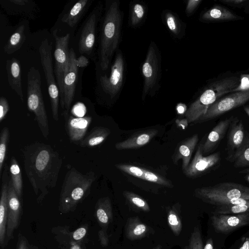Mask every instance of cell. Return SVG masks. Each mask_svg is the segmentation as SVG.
Here are the masks:
<instances>
[{"label":"cell","instance_id":"obj_51","mask_svg":"<svg viewBox=\"0 0 249 249\" xmlns=\"http://www.w3.org/2000/svg\"><path fill=\"white\" fill-rule=\"evenodd\" d=\"M203 249H214L213 242L212 238H209L207 240Z\"/></svg>","mask_w":249,"mask_h":249},{"label":"cell","instance_id":"obj_9","mask_svg":"<svg viewBox=\"0 0 249 249\" xmlns=\"http://www.w3.org/2000/svg\"><path fill=\"white\" fill-rule=\"evenodd\" d=\"M52 50V43L50 42L47 38H45L40 45L39 52L41 63L47 81L53 117L55 121H58L60 94L53 73Z\"/></svg>","mask_w":249,"mask_h":249},{"label":"cell","instance_id":"obj_33","mask_svg":"<svg viewBox=\"0 0 249 249\" xmlns=\"http://www.w3.org/2000/svg\"><path fill=\"white\" fill-rule=\"evenodd\" d=\"M167 221L173 233L178 236L182 230V224L180 214V206L174 205L167 210Z\"/></svg>","mask_w":249,"mask_h":249},{"label":"cell","instance_id":"obj_7","mask_svg":"<svg viewBox=\"0 0 249 249\" xmlns=\"http://www.w3.org/2000/svg\"><path fill=\"white\" fill-rule=\"evenodd\" d=\"M41 75L34 67L27 74V106L35 115L38 126L45 138L49 133L48 120L41 89Z\"/></svg>","mask_w":249,"mask_h":249},{"label":"cell","instance_id":"obj_47","mask_svg":"<svg viewBox=\"0 0 249 249\" xmlns=\"http://www.w3.org/2000/svg\"><path fill=\"white\" fill-rule=\"evenodd\" d=\"M87 233V229L85 227H81L75 230L73 233V238L75 240H79L83 238Z\"/></svg>","mask_w":249,"mask_h":249},{"label":"cell","instance_id":"obj_41","mask_svg":"<svg viewBox=\"0 0 249 249\" xmlns=\"http://www.w3.org/2000/svg\"><path fill=\"white\" fill-rule=\"evenodd\" d=\"M143 179L168 187H172L171 181L151 171L145 170Z\"/></svg>","mask_w":249,"mask_h":249},{"label":"cell","instance_id":"obj_44","mask_svg":"<svg viewBox=\"0 0 249 249\" xmlns=\"http://www.w3.org/2000/svg\"><path fill=\"white\" fill-rule=\"evenodd\" d=\"M16 249H32L28 240L21 232H19L18 236Z\"/></svg>","mask_w":249,"mask_h":249},{"label":"cell","instance_id":"obj_3","mask_svg":"<svg viewBox=\"0 0 249 249\" xmlns=\"http://www.w3.org/2000/svg\"><path fill=\"white\" fill-rule=\"evenodd\" d=\"M95 178V174L92 171L83 174L74 168L69 170L62 186L59 210L62 213L73 211L90 193L91 185Z\"/></svg>","mask_w":249,"mask_h":249},{"label":"cell","instance_id":"obj_45","mask_svg":"<svg viewBox=\"0 0 249 249\" xmlns=\"http://www.w3.org/2000/svg\"><path fill=\"white\" fill-rule=\"evenodd\" d=\"M201 2L202 0H188L185 9L187 16H190Z\"/></svg>","mask_w":249,"mask_h":249},{"label":"cell","instance_id":"obj_56","mask_svg":"<svg viewBox=\"0 0 249 249\" xmlns=\"http://www.w3.org/2000/svg\"><path fill=\"white\" fill-rule=\"evenodd\" d=\"M161 246L160 245L157 246L154 249H161Z\"/></svg>","mask_w":249,"mask_h":249},{"label":"cell","instance_id":"obj_14","mask_svg":"<svg viewBox=\"0 0 249 249\" xmlns=\"http://www.w3.org/2000/svg\"><path fill=\"white\" fill-rule=\"evenodd\" d=\"M22 214V207L10 179L8 192V216L6 244L14 238V232L18 227Z\"/></svg>","mask_w":249,"mask_h":249},{"label":"cell","instance_id":"obj_26","mask_svg":"<svg viewBox=\"0 0 249 249\" xmlns=\"http://www.w3.org/2000/svg\"><path fill=\"white\" fill-rule=\"evenodd\" d=\"M92 1L80 0L75 3L71 8L61 18V21L71 28L75 27L84 15Z\"/></svg>","mask_w":249,"mask_h":249},{"label":"cell","instance_id":"obj_46","mask_svg":"<svg viewBox=\"0 0 249 249\" xmlns=\"http://www.w3.org/2000/svg\"><path fill=\"white\" fill-rule=\"evenodd\" d=\"M98 236L100 244L103 247L108 246L109 240L105 230L102 229L98 231Z\"/></svg>","mask_w":249,"mask_h":249},{"label":"cell","instance_id":"obj_13","mask_svg":"<svg viewBox=\"0 0 249 249\" xmlns=\"http://www.w3.org/2000/svg\"><path fill=\"white\" fill-rule=\"evenodd\" d=\"M212 225L217 233L227 234L249 225V213L233 214H213Z\"/></svg>","mask_w":249,"mask_h":249},{"label":"cell","instance_id":"obj_35","mask_svg":"<svg viewBox=\"0 0 249 249\" xmlns=\"http://www.w3.org/2000/svg\"><path fill=\"white\" fill-rule=\"evenodd\" d=\"M249 213V203L240 205H222L216 206L214 213L233 214Z\"/></svg>","mask_w":249,"mask_h":249},{"label":"cell","instance_id":"obj_54","mask_svg":"<svg viewBox=\"0 0 249 249\" xmlns=\"http://www.w3.org/2000/svg\"><path fill=\"white\" fill-rule=\"evenodd\" d=\"M244 109L245 111L246 112V113L249 116V106L245 107H244Z\"/></svg>","mask_w":249,"mask_h":249},{"label":"cell","instance_id":"obj_1","mask_svg":"<svg viewBox=\"0 0 249 249\" xmlns=\"http://www.w3.org/2000/svg\"><path fill=\"white\" fill-rule=\"evenodd\" d=\"M22 151L26 174L39 203L55 187L62 159L50 145L41 142L26 146Z\"/></svg>","mask_w":249,"mask_h":249},{"label":"cell","instance_id":"obj_27","mask_svg":"<svg viewBox=\"0 0 249 249\" xmlns=\"http://www.w3.org/2000/svg\"><path fill=\"white\" fill-rule=\"evenodd\" d=\"M147 14L145 3L139 0H134L129 4L128 25L133 28L141 26L145 21Z\"/></svg>","mask_w":249,"mask_h":249},{"label":"cell","instance_id":"obj_5","mask_svg":"<svg viewBox=\"0 0 249 249\" xmlns=\"http://www.w3.org/2000/svg\"><path fill=\"white\" fill-rule=\"evenodd\" d=\"M125 61L122 52L118 49L110 68L109 75H99L96 93L97 97L105 101H114L121 94L125 80Z\"/></svg>","mask_w":249,"mask_h":249},{"label":"cell","instance_id":"obj_2","mask_svg":"<svg viewBox=\"0 0 249 249\" xmlns=\"http://www.w3.org/2000/svg\"><path fill=\"white\" fill-rule=\"evenodd\" d=\"M119 0L106 1L99 39L98 57L101 70L107 71L121 40L124 13Z\"/></svg>","mask_w":249,"mask_h":249},{"label":"cell","instance_id":"obj_40","mask_svg":"<svg viewBox=\"0 0 249 249\" xmlns=\"http://www.w3.org/2000/svg\"><path fill=\"white\" fill-rule=\"evenodd\" d=\"M115 166L120 170L126 174L138 178H143L145 169L136 166L125 164H116Z\"/></svg>","mask_w":249,"mask_h":249},{"label":"cell","instance_id":"obj_17","mask_svg":"<svg viewBox=\"0 0 249 249\" xmlns=\"http://www.w3.org/2000/svg\"><path fill=\"white\" fill-rule=\"evenodd\" d=\"M248 135L245 133L241 120H235L231 123L228 137V158L232 160L243 147Z\"/></svg>","mask_w":249,"mask_h":249},{"label":"cell","instance_id":"obj_6","mask_svg":"<svg viewBox=\"0 0 249 249\" xmlns=\"http://www.w3.org/2000/svg\"><path fill=\"white\" fill-rule=\"evenodd\" d=\"M195 196L202 201L216 206L231 199L249 200V187L243 184L224 182L213 186L197 188Z\"/></svg>","mask_w":249,"mask_h":249},{"label":"cell","instance_id":"obj_25","mask_svg":"<svg viewBox=\"0 0 249 249\" xmlns=\"http://www.w3.org/2000/svg\"><path fill=\"white\" fill-rule=\"evenodd\" d=\"M151 230L137 216L129 217L125 228L126 237L130 240L143 238L150 234Z\"/></svg>","mask_w":249,"mask_h":249},{"label":"cell","instance_id":"obj_39","mask_svg":"<svg viewBox=\"0 0 249 249\" xmlns=\"http://www.w3.org/2000/svg\"><path fill=\"white\" fill-rule=\"evenodd\" d=\"M189 244L184 249H203L201 233L198 226H196L191 233Z\"/></svg>","mask_w":249,"mask_h":249},{"label":"cell","instance_id":"obj_38","mask_svg":"<svg viewBox=\"0 0 249 249\" xmlns=\"http://www.w3.org/2000/svg\"><path fill=\"white\" fill-rule=\"evenodd\" d=\"M10 137L9 128L4 127L0 133V177L2 176V169L5 158L7 145Z\"/></svg>","mask_w":249,"mask_h":249},{"label":"cell","instance_id":"obj_52","mask_svg":"<svg viewBox=\"0 0 249 249\" xmlns=\"http://www.w3.org/2000/svg\"><path fill=\"white\" fill-rule=\"evenodd\" d=\"M224 2L227 3L238 4H241L246 1V0H222Z\"/></svg>","mask_w":249,"mask_h":249},{"label":"cell","instance_id":"obj_43","mask_svg":"<svg viewBox=\"0 0 249 249\" xmlns=\"http://www.w3.org/2000/svg\"><path fill=\"white\" fill-rule=\"evenodd\" d=\"M9 109L8 102L3 96L0 98V122H1L5 118Z\"/></svg>","mask_w":249,"mask_h":249},{"label":"cell","instance_id":"obj_36","mask_svg":"<svg viewBox=\"0 0 249 249\" xmlns=\"http://www.w3.org/2000/svg\"><path fill=\"white\" fill-rule=\"evenodd\" d=\"M124 195L127 202L135 208L143 212L150 210L147 202L139 196L128 191L124 192Z\"/></svg>","mask_w":249,"mask_h":249},{"label":"cell","instance_id":"obj_32","mask_svg":"<svg viewBox=\"0 0 249 249\" xmlns=\"http://www.w3.org/2000/svg\"><path fill=\"white\" fill-rule=\"evenodd\" d=\"M9 170L13 186L18 197L21 200L23 190L21 172L17 160L14 157H11L10 160Z\"/></svg>","mask_w":249,"mask_h":249},{"label":"cell","instance_id":"obj_16","mask_svg":"<svg viewBox=\"0 0 249 249\" xmlns=\"http://www.w3.org/2000/svg\"><path fill=\"white\" fill-rule=\"evenodd\" d=\"M70 68L64 76L63 82L64 108L68 112L74 96L79 68L76 63V54L72 48L70 50Z\"/></svg>","mask_w":249,"mask_h":249},{"label":"cell","instance_id":"obj_48","mask_svg":"<svg viewBox=\"0 0 249 249\" xmlns=\"http://www.w3.org/2000/svg\"><path fill=\"white\" fill-rule=\"evenodd\" d=\"M72 112L78 116L77 117H83L86 112L85 108L81 106H76L74 109L72 110Z\"/></svg>","mask_w":249,"mask_h":249},{"label":"cell","instance_id":"obj_22","mask_svg":"<svg viewBox=\"0 0 249 249\" xmlns=\"http://www.w3.org/2000/svg\"><path fill=\"white\" fill-rule=\"evenodd\" d=\"M8 81L10 87L23 101V94L22 89L21 69L20 62L15 58L7 60L6 61Z\"/></svg>","mask_w":249,"mask_h":249},{"label":"cell","instance_id":"obj_34","mask_svg":"<svg viewBox=\"0 0 249 249\" xmlns=\"http://www.w3.org/2000/svg\"><path fill=\"white\" fill-rule=\"evenodd\" d=\"M32 1H30L22 8H19L11 3L9 0L7 1H3L4 4H1V5L7 13L9 15H19L31 18L32 16H34L32 13L35 14V13L31 12V10H35V4L34 3H32Z\"/></svg>","mask_w":249,"mask_h":249},{"label":"cell","instance_id":"obj_31","mask_svg":"<svg viewBox=\"0 0 249 249\" xmlns=\"http://www.w3.org/2000/svg\"><path fill=\"white\" fill-rule=\"evenodd\" d=\"M236 16L227 9L220 6H214L205 11L201 16L203 20H232Z\"/></svg>","mask_w":249,"mask_h":249},{"label":"cell","instance_id":"obj_37","mask_svg":"<svg viewBox=\"0 0 249 249\" xmlns=\"http://www.w3.org/2000/svg\"><path fill=\"white\" fill-rule=\"evenodd\" d=\"M232 160L233 166L236 168L249 166V136H248L246 142L237 156Z\"/></svg>","mask_w":249,"mask_h":249},{"label":"cell","instance_id":"obj_20","mask_svg":"<svg viewBox=\"0 0 249 249\" xmlns=\"http://www.w3.org/2000/svg\"><path fill=\"white\" fill-rule=\"evenodd\" d=\"M68 112V115H69ZM67 130L70 139L72 141H82L85 136L92 118L89 116L74 117L68 115Z\"/></svg>","mask_w":249,"mask_h":249},{"label":"cell","instance_id":"obj_18","mask_svg":"<svg viewBox=\"0 0 249 249\" xmlns=\"http://www.w3.org/2000/svg\"><path fill=\"white\" fill-rule=\"evenodd\" d=\"M2 185L0 200V246L4 249L6 246V229L8 216V192L11 179L8 167L5 166L1 177Z\"/></svg>","mask_w":249,"mask_h":249},{"label":"cell","instance_id":"obj_23","mask_svg":"<svg viewBox=\"0 0 249 249\" xmlns=\"http://www.w3.org/2000/svg\"><path fill=\"white\" fill-rule=\"evenodd\" d=\"M162 20L173 36L182 38L185 35L186 24L174 12L168 9L164 10L161 13Z\"/></svg>","mask_w":249,"mask_h":249},{"label":"cell","instance_id":"obj_42","mask_svg":"<svg viewBox=\"0 0 249 249\" xmlns=\"http://www.w3.org/2000/svg\"><path fill=\"white\" fill-rule=\"evenodd\" d=\"M249 90V74H243L240 76L238 86L232 92L244 91Z\"/></svg>","mask_w":249,"mask_h":249},{"label":"cell","instance_id":"obj_8","mask_svg":"<svg viewBox=\"0 0 249 249\" xmlns=\"http://www.w3.org/2000/svg\"><path fill=\"white\" fill-rule=\"evenodd\" d=\"M141 71L143 78L142 95L143 101L147 96H154L160 87L161 55L154 41H151L149 45Z\"/></svg>","mask_w":249,"mask_h":249},{"label":"cell","instance_id":"obj_12","mask_svg":"<svg viewBox=\"0 0 249 249\" xmlns=\"http://www.w3.org/2000/svg\"><path fill=\"white\" fill-rule=\"evenodd\" d=\"M248 101H249V90L234 92L215 101L209 107L206 113L197 122L213 119L234 108L243 105Z\"/></svg>","mask_w":249,"mask_h":249},{"label":"cell","instance_id":"obj_10","mask_svg":"<svg viewBox=\"0 0 249 249\" xmlns=\"http://www.w3.org/2000/svg\"><path fill=\"white\" fill-rule=\"evenodd\" d=\"M53 35L55 40L54 72L59 90L60 105L61 107L64 108L63 82L70 65V50L68 49L70 34L68 33L64 36H60L57 34V30L55 29L53 31Z\"/></svg>","mask_w":249,"mask_h":249},{"label":"cell","instance_id":"obj_29","mask_svg":"<svg viewBox=\"0 0 249 249\" xmlns=\"http://www.w3.org/2000/svg\"><path fill=\"white\" fill-rule=\"evenodd\" d=\"M110 133V130L104 127H96L80 142L81 147H93L102 143Z\"/></svg>","mask_w":249,"mask_h":249},{"label":"cell","instance_id":"obj_21","mask_svg":"<svg viewBox=\"0 0 249 249\" xmlns=\"http://www.w3.org/2000/svg\"><path fill=\"white\" fill-rule=\"evenodd\" d=\"M233 118L231 117L220 121L208 134L205 142L202 145L203 154H207L214 148L223 138L228 127L231 124Z\"/></svg>","mask_w":249,"mask_h":249},{"label":"cell","instance_id":"obj_28","mask_svg":"<svg viewBox=\"0 0 249 249\" xmlns=\"http://www.w3.org/2000/svg\"><path fill=\"white\" fill-rule=\"evenodd\" d=\"M95 215L100 226L106 230L112 220V206L109 197L98 199L95 205Z\"/></svg>","mask_w":249,"mask_h":249},{"label":"cell","instance_id":"obj_15","mask_svg":"<svg viewBox=\"0 0 249 249\" xmlns=\"http://www.w3.org/2000/svg\"><path fill=\"white\" fill-rule=\"evenodd\" d=\"M203 143L198 145L195 156L187 169L183 172L188 178H195L205 173L218 163L220 153L216 152L207 156H203Z\"/></svg>","mask_w":249,"mask_h":249},{"label":"cell","instance_id":"obj_55","mask_svg":"<svg viewBox=\"0 0 249 249\" xmlns=\"http://www.w3.org/2000/svg\"><path fill=\"white\" fill-rule=\"evenodd\" d=\"M71 249H80V248L79 247V246L77 245H74L73 246Z\"/></svg>","mask_w":249,"mask_h":249},{"label":"cell","instance_id":"obj_4","mask_svg":"<svg viewBox=\"0 0 249 249\" xmlns=\"http://www.w3.org/2000/svg\"><path fill=\"white\" fill-rule=\"evenodd\" d=\"M239 84V79L236 77H231L217 80L210 84L187 109L185 116L187 122L192 123L197 122L219 98L232 92Z\"/></svg>","mask_w":249,"mask_h":249},{"label":"cell","instance_id":"obj_11","mask_svg":"<svg viewBox=\"0 0 249 249\" xmlns=\"http://www.w3.org/2000/svg\"><path fill=\"white\" fill-rule=\"evenodd\" d=\"M103 9V5L100 2L91 12L83 25L78 42V49L81 54L89 55L93 50L96 28L101 19Z\"/></svg>","mask_w":249,"mask_h":249},{"label":"cell","instance_id":"obj_53","mask_svg":"<svg viewBox=\"0 0 249 249\" xmlns=\"http://www.w3.org/2000/svg\"><path fill=\"white\" fill-rule=\"evenodd\" d=\"M239 249H249V238H247Z\"/></svg>","mask_w":249,"mask_h":249},{"label":"cell","instance_id":"obj_50","mask_svg":"<svg viewBox=\"0 0 249 249\" xmlns=\"http://www.w3.org/2000/svg\"><path fill=\"white\" fill-rule=\"evenodd\" d=\"M177 110L178 114H182L186 111V106L183 104H179L177 106Z\"/></svg>","mask_w":249,"mask_h":249},{"label":"cell","instance_id":"obj_58","mask_svg":"<svg viewBox=\"0 0 249 249\" xmlns=\"http://www.w3.org/2000/svg\"><path fill=\"white\" fill-rule=\"evenodd\" d=\"M246 179L249 182V174L246 176Z\"/></svg>","mask_w":249,"mask_h":249},{"label":"cell","instance_id":"obj_49","mask_svg":"<svg viewBox=\"0 0 249 249\" xmlns=\"http://www.w3.org/2000/svg\"><path fill=\"white\" fill-rule=\"evenodd\" d=\"M76 63L78 67H85L89 64L88 59L84 55H81L76 58Z\"/></svg>","mask_w":249,"mask_h":249},{"label":"cell","instance_id":"obj_57","mask_svg":"<svg viewBox=\"0 0 249 249\" xmlns=\"http://www.w3.org/2000/svg\"><path fill=\"white\" fill-rule=\"evenodd\" d=\"M32 249H38V248L37 246H32Z\"/></svg>","mask_w":249,"mask_h":249},{"label":"cell","instance_id":"obj_19","mask_svg":"<svg viewBox=\"0 0 249 249\" xmlns=\"http://www.w3.org/2000/svg\"><path fill=\"white\" fill-rule=\"evenodd\" d=\"M198 141V135L196 134L182 142L178 145L173 157V162L177 164L179 159L182 160V169L183 172L190 163L193 153Z\"/></svg>","mask_w":249,"mask_h":249},{"label":"cell","instance_id":"obj_30","mask_svg":"<svg viewBox=\"0 0 249 249\" xmlns=\"http://www.w3.org/2000/svg\"><path fill=\"white\" fill-rule=\"evenodd\" d=\"M25 39V26L22 24L18 26L4 46V52L7 54L13 53L22 46Z\"/></svg>","mask_w":249,"mask_h":249},{"label":"cell","instance_id":"obj_24","mask_svg":"<svg viewBox=\"0 0 249 249\" xmlns=\"http://www.w3.org/2000/svg\"><path fill=\"white\" fill-rule=\"evenodd\" d=\"M157 133L156 129H150L135 134L127 140L117 143L115 148L118 150L139 148L148 143Z\"/></svg>","mask_w":249,"mask_h":249}]
</instances>
